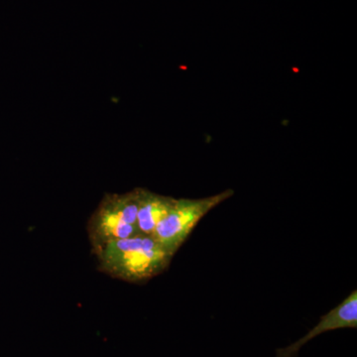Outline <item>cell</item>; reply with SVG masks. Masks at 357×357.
<instances>
[{
    "label": "cell",
    "instance_id": "6da1fadb",
    "mask_svg": "<svg viewBox=\"0 0 357 357\" xmlns=\"http://www.w3.org/2000/svg\"><path fill=\"white\" fill-rule=\"evenodd\" d=\"M98 269L119 280L141 283L163 273L173 256L151 236L112 241L96 250Z\"/></svg>",
    "mask_w": 357,
    "mask_h": 357
},
{
    "label": "cell",
    "instance_id": "7a4b0ae2",
    "mask_svg": "<svg viewBox=\"0 0 357 357\" xmlns=\"http://www.w3.org/2000/svg\"><path fill=\"white\" fill-rule=\"evenodd\" d=\"M138 191L107 194L89 218V239L93 252L105 244L139 236L137 227Z\"/></svg>",
    "mask_w": 357,
    "mask_h": 357
},
{
    "label": "cell",
    "instance_id": "3957f363",
    "mask_svg": "<svg viewBox=\"0 0 357 357\" xmlns=\"http://www.w3.org/2000/svg\"><path fill=\"white\" fill-rule=\"evenodd\" d=\"M234 194L232 190H227L203 199H176L173 208L152 236L175 255L203 218Z\"/></svg>",
    "mask_w": 357,
    "mask_h": 357
},
{
    "label": "cell",
    "instance_id": "277c9868",
    "mask_svg": "<svg viewBox=\"0 0 357 357\" xmlns=\"http://www.w3.org/2000/svg\"><path fill=\"white\" fill-rule=\"evenodd\" d=\"M356 326L357 292L354 290L338 306L333 307L332 311L321 317L317 326H314L306 335L288 347L277 349L275 357H295L305 344L321 333L340 328H356Z\"/></svg>",
    "mask_w": 357,
    "mask_h": 357
},
{
    "label": "cell",
    "instance_id": "5b68a950",
    "mask_svg": "<svg viewBox=\"0 0 357 357\" xmlns=\"http://www.w3.org/2000/svg\"><path fill=\"white\" fill-rule=\"evenodd\" d=\"M137 227L143 236H153L159 223L173 208L176 199L162 196L146 189H137Z\"/></svg>",
    "mask_w": 357,
    "mask_h": 357
}]
</instances>
